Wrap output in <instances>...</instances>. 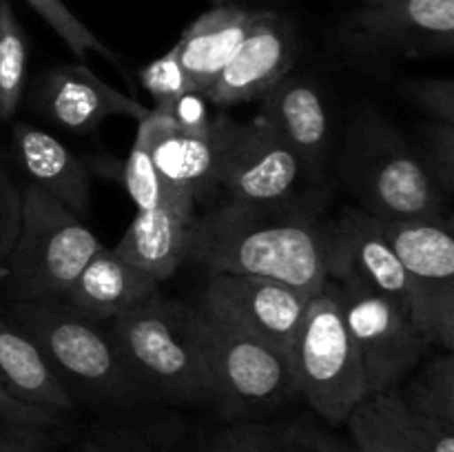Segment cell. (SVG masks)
I'll list each match as a JSON object with an SVG mask.
<instances>
[{
    "mask_svg": "<svg viewBox=\"0 0 454 452\" xmlns=\"http://www.w3.org/2000/svg\"><path fill=\"white\" fill-rule=\"evenodd\" d=\"M411 282V317L428 346L454 348V238L450 215L375 217Z\"/></svg>",
    "mask_w": 454,
    "mask_h": 452,
    "instance_id": "obj_8",
    "label": "cell"
},
{
    "mask_svg": "<svg viewBox=\"0 0 454 452\" xmlns=\"http://www.w3.org/2000/svg\"><path fill=\"white\" fill-rule=\"evenodd\" d=\"M310 297V292L278 279L215 273L200 301L229 315L253 335L291 355Z\"/></svg>",
    "mask_w": 454,
    "mask_h": 452,
    "instance_id": "obj_13",
    "label": "cell"
},
{
    "mask_svg": "<svg viewBox=\"0 0 454 452\" xmlns=\"http://www.w3.org/2000/svg\"><path fill=\"white\" fill-rule=\"evenodd\" d=\"M60 424L62 415L18 401L0 386V452H43Z\"/></svg>",
    "mask_w": 454,
    "mask_h": 452,
    "instance_id": "obj_25",
    "label": "cell"
},
{
    "mask_svg": "<svg viewBox=\"0 0 454 452\" xmlns=\"http://www.w3.org/2000/svg\"><path fill=\"white\" fill-rule=\"evenodd\" d=\"M27 78V38L7 0H0V120L16 113Z\"/></svg>",
    "mask_w": 454,
    "mask_h": 452,
    "instance_id": "obj_26",
    "label": "cell"
},
{
    "mask_svg": "<svg viewBox=\"0 0 454 452\" xmlns=\"http://www.w3.org/2000/svg\"><path fill=\"white\" fill-rule=\"evenodd\" d=\"M111 335L140 384L155 386L182 401L213 403L195 306L153 292L114 319Z\"/></svg>",
    "mask_w": 454,
    "mask_h": 452,
    "instance_id": "obj_3",
    "label": "cell"
},
{
    "mask_svg": "<svg viewBox=\"0 0 454 452\" xmlns=\"http://www.w3.org/2000/svg\"><path fill=\"white\" fill-rule=\"evenodd\" d=\"M408 97L430 122L454 124V82L450 78H419L408 82Z\"/></svg>",
    "mask_w": 454,
    "mask_h": 452,
    "instance_id": "obj_32",
    "label": "cell"
},
{
    "mask_svg": "<svg viewBox=\"0 0 454 452\" xmlns=\"http://www.w3.org/2000/svg\"><path fill=\"white\" fill-rule=\"evenodd\" d=\"M331 224L282 204L224 202L193 217L186 261L226 275L269 277L315 292L328 279Z\"/></svg>",
    "mask_w": 454,
    "mask_h": 452,
    "instance_id": "obj_1",
    "label": "cell"
},
{
    "mask_svg": "<svg viewBox=\"0 0 454 452\" xmlns=\"http://www.w3.org/2000/svg\"><path fill=\"white\" fill-rule=\"evenodd\" d=\"M195 319L211 377L213 403L222 415H262L297 393L286 353L202 301L195 306Z\"/></svg>",
    "mask_w": 454,
    "mask_h": 452,
    "instance_id": "obj_5",
    "label": "cell"
},
{
    "mask_svg": "<svg viewBox=\"0 0 454 452\" xmlns=\"http://www.w3.org/2000/svg\"><path fill=\"white\" fill-rule=\"evenodd\" d=\"M27 3L40 13V18L60 35L62 43L78 58H84L87 53H98L106 60L118 62V56L82 20H78L62 0H27Z\"/></svg>",
    "mask_w": 454,
    "mask_h": 452,
    "instance_id": "obj_28",
    "label": "cell"
},
{
    "mask_svg": "<svg viewBox=\"0 0 454 452\" xmlns=\"http://www.w3.org/2000/svg\"><path fill=\"white\" fill-rule=\"evenodd\" d=\"M140 80L142 84H145L146 91L155 97L158 105L176 106L177 102L184 100L186 96H193L189 80H186L184 71H182L173 49H168L164 56L158 58V60L149 62V65L142 69Z\"/></svg>",
    "mask_w": 454,
    "mask_h": 452,
    "instance_id": "obj_31",
    "label": "cell"
},
{
    "mask_svg": "<svg viewBox=\"0 0 454 452\" xmlns=\"http://www.w3.org/2000/svg\"><path fill=\"white\" fill-rule=\"evenodd\" d=\"M346 425L357 452H424L408 428L397 390L364 399Z\"/></svg>",
    "mask_w": 454,
    "mask_h": 452,
    "instance_id": "obj_24",
    "label": "cell"
},
{
    "mask_svg": "<svg viewBox=\"0 0 454 452\" xmlns=\"http://www.w3.org/2000/svg\"><path fill=\"white\" fill-rule=\"evenodd\" d=\"M193 217L195 207L184 202H167L151 211H137L114 248L115 255L151 275L155 282H164L186 261Z\"/></svg>",
    "mask_w": 454,
    "mask_h": 452,
    "instance_id": "obj_19",
    "label": "cell"
},
{
    "mask_svg": "<svg viewBox=\"0 0 454 452\" xmlns=\"http://www.w3.org/2000/svg\"><path fill=\"white\" fill-rule=\"evenodd\" d=\"M295 53L291 25L278 13L260 12L244 43L202 97L220 106L260 100L291 74Z\"/></svg>",
    "mask_w": 454,
    "mask_h": 452,
    "instance_id": "obj_15",
    "label": "cell"
},
{
    "mask_svg": "<svg viewBox=\"0 0 454 452\" xmlns=\"http://www.w3.org/2000/svg\"><path fill=\"white\" fill-rule=\"evenodd\" d=\"M158 284L151 275L115 255L114 248L102 246L80 270L62 300L96 322L118 319L158 292Z\"/></svg>",
    "mask_w": 454,
    "mask_h": 452,
    "instance_id": "obj_20",
    "label": "cell"
},
{
    "mask_svg": "<svg viewBox=\"0 0 454 452\" xmlns=\"http://www.w3.org/2000/svg\"><path fill=\"white\" fill-rule=\"evenodd\" d=\"M0 386L18 401L62 412L74 408V394L53 372L38 346L0 317Z\"/></svg>",
    "mask_w": 454,
    "mask_h": 452,
    "instance_id": "obj_23",
    "label": "cell"
},
{
    "mask_svg": "<svg viewBox=\"0 0 454 452\" xmlns=\"http://www.w3.org/2000/svg\"><path fill=\"white\" fill-rule=\"evenodd\" d=\"M344 38L362 53L450 51L454 0H362L346 18Z\"/></svg>",
    "mask_w": 454,
    "mask_h": 452,
    "instance_id": "obj_11",
    "label": "cell"
},
{
    "mask_svg": "<svg viewBox=\"0 0 454 452\" xmlns=\"http://www.w3.org/2000/svg\"><path fill=\"white\" fill-rule=\"evenodd\" d=\"M328 279H348L366 286L411 313V282L397 253L380 230L375 215L359 207L344 208L331 224Z\"/></svg>",
    "mask_w": 454,
    "mask_h": 452,
    "instance_id": "obj_14",
    "label": "cell"
},
{
    "mask_svg": "<svg viewBox=\"0 0 454 452\" xmlns=\"http://www.w3.org/2000/svg\"><path fill=\"white\" fill-rule=\"evenodd\" d=\"M105 244L58 199L27 186L20 191V230L7 260L13 301L62 297Z\"/></svg>",
    "mask_w": 454,
    "mask_h": 452,
    "instance_id": "obj_6",
    "label": "cell"
},
{
    "mask_svg": "<svg viewBox=\"0 0 454 452\" xmlns=\"http://www.w3.org/2000/svg\"><path fill=\"white\" fill-rule=\"evenodd\" d=\"M421 146H417L443 193L450 198L454 189V124L428 122L421 129Z\"/></svg>",
    "mask_w": 454,
    "mask_h": 452,
    "instance_id": "obj_30",
    "label": "cell"
},
{
    "mask_svg": "<svg viewBox=\"0 0 454 452\" xmlns=\"http://www.w3.org/2000/svg\"><path fill=\"white\" fill-rule=\"evenodd\" d=\"M208 452H273L270 425L233 424L220 430L211 441Z\"/></svg>",
    "mask_w": 454,
    "mask_h": 452,
    "instance_id": "obj_34",
    "label": "cell"
},
{
    "mask_svg": "<svg viewBox=\"0 0 454 452\" xmlns=\"http://www.w3.org/2000/svg\"><path fill=\"white\" fill-rule=\"evenodd\" d=\"M262 102L260 113L295 151L301 171L317 175L331 142V120L317 87L304 78L286 75Z\"/></svg>",
    "mask_w": 454,
    "mask_h": 452,
    "instance_id": "obj_18",
    "label": "cell"
},
{
    "mask_svg": "<svg viewBox=\"0 0 454 452\" xmlns=\"http://www.w3.org/2000/svg\"><path fill=\"white\" fill-rule=\"evenodd\" d=\"M288 357L295 390L331 425L346 424L350 412L368 399L359 357L328 279L310 297Z\"/></svg>",
    "mask_w": 454,
    "mask_h": 452,
    "instance_id": "obj_7",
    "label": "cell"
},
{
    "mask_svg": "<svg viewBox=\"0 0 454 452\" xmlns=\"http://www.w3.org/2000/svg\"><path fill=\"white\" fill-rule=\"evenodd\" d=\"M328 282L344 313L368 397L397 390L428 348L408 308L348 279Z\"/></svg>",
    "mask_w": 454,
    "mask_h": 452,
    "instance_id": "obj_10",
    "label": "cell"
},
{
    "mask_svg": "<svg viewBox=\"0 0 454 452\" xmlns=\"http://www.w3.org/2000/svg\"><path fill=\"white\" fill-rule=\"evenodd\" d=\"M301 175L295 151L264 115L233 122L222 149L217 189L242 204H284Z\"/></svg>",
    "mask_w": 454,
    "mask_h": 452,
    "instance_id": "obj_12",
    "label": "cell"
},
{
    "mask_svg": "<svg viewBox=\"0 0 454 452\" xmlns=\"http://www.w3.org/2000/svg\"><path fill=\"white\" fill-rule=\"evenodd\" d=\"M270 448L273 452H357L353 443L304 421H293L279 428L270 425Z\"/></svg>",
    "mask_w": 454,
    "mask_h": 452,
    "instance_id": "obj_29",
    "label": "cell"
},
{
    "mask_svg": "<svg viewBox=\"0 0 454 452\" xmlns=\"http://www.w3.org/2000/svg\"><path fill=\"white\" fill-rule=\"evenodd\" d=\"M193 97L195 93L176 106L155 105L137 122L136 136L145 140L167 189L195 204L217 189L222 149L233 120L208 118Z\"/></svg>",
    "mask_w": 454,
    "mask_h": 452,
    "instance_id": "obj_9",
    "label": "cell"
},
{
    "mask_svg": "<svg viewBox=\"0 0 454 452\" xmlns=\"http://www.w3.org/2000/svg\"><path fill=\"white\" fill-rule=\"evenodd\" d=\"M7 277H9V269L4 264H0V284L7 282Z\"/></svg>",
    "mask_w": 454,
    "mask_h": 452,
    "instance_id": "obj_35",
    "label": "cell"
},
{
    "mask_svg": "<svg viewBox=\"0 0 454 452\" xmlns=\"http://www.w3.org/2000/svg\"><path fill=\"white\" fill-rule=\"evenodd\" d=\"M20 230V191L0 162V264H7Z\"/></svg>",
    "mask_w": 454,
    "mask_h": 452,
    "instance_id": "obj_33",
    "label": "cell"
},
{
    "mask_svg": "<svg viewBox=\"0 0 454 452\" xmlns=\"http://www.w3.org/2000/svg\"><path fill=\"white\" fill-rule=\"evenodd\" d=\"M13 146L22 171L34 186L51 195L75 215L89 211V177L82 162L47 131L27 122L13 124Z\"/></svg>",
    "mask_w": 454,
    "mask_h": 452,
    "instance_id": "obj_21",
    "label": "cell"
},
{
    "mask_svg": "<svg viewBox=\"0 0 454 452\" xmlns=\"http://www.w3.org/2000/svg\"><path fill=\"white\" fill-rule=\"evenodd\" d=\"M257 16L260 12L239 4H215L186 27L173 51L195 96H204L215 82Z\"/></svg>",
    "mask_w": 454,
    "mask_h": 452,
    "instance_id": "obj_17",
    "label": "cell"
},
{
    "mask_svg": "<svg viewBox=\"0 0 454 452\" xmlns=\"http://www.w3.org/2000/svg\"><path fill=\"white\" fill-rule=\"evenodd\" d=\"M35 105L53 124L69 131H91L109 118H131L136 122L149 109L98 78L82 62L58 65L40 75Z\"/></svg>",
    "mask_w": 454,
    "mask_h": 452,
    "instance_id": "obj_16",
    "label": "cell"
},
{
    "mask_svg": "<svg viewBox=\"0 0 454 452\" xmlns=\"http://www.w3.org/2000/svg\"><path fill=\"white\" fill-rule=\"evenodd\" d=\"M124 184H127V191L137 211H151V208H158L167 202L193 204L189 199L177 198L167 189L140 136H136V140H133L127 164H124Z\"/></svg>",
    "mask_w": 454,
    "mask_h": 452,
    "instance_id": "obj_27",
    "label": "cell"
},
{
    "mask_svg": "<svg viewBox=\"0 0 454 452\" xmlns=\"http://www.w3.org/2000/svg\"><path fill=\"white\" fill-rule=\"evenodd\" d=\"M13 452H38V450H13Z\"/></svg>",
    "mask_w": 454,
    "mask_h": 452,
    "instance_id": "obj_37",
    "label": "cell"
},
{
    "mask_svg": "<svg viewBox=\"0 0 454 452\" xmlns=\"http://www.w3.org/2000/svg\"><path fill=\"white\" fill-rule=\"evenodd\" d=\"M12 319L40 348L62 384L106 399L137 393L140 379L129 368L114 335L62 297L13 301Z\"/></svg>",
    "mask_w": 454,
    "mask_h": 452,
    "instance_id": "obj_4",
    "label": "cell"
},
{
    "mask_svg": "<svg viewBox=\"0 0 454 452\" xmlns=\"http://www.w3.org/2000/svg\"><path fill=\"white\" fill-rule=\"evenodd\" d=\"M403 417L424 452H454V362L439 355L406 386L397 388Z\"/></svg>",
    "mask_w": 454,
    "mask_h": 452,
    "instance_id": "obj_22",
    "label": "cell"
},
{
    "mask_svg": "<svg viewBox=\"0 0 454 452\" xmlns=\"http://www.w3.org/2000/svg\"><path fill=\"white\" fill-rule=\"evenodd\" d=\"M215 4H238V0H213Z\"/></svg>",
    "mask_w": 454,
    "mask_h": 452,
    "instance_id": "obj_36",
    "label": "cell"
},
{
    "mask_svg": "<svg viewBox=\"0 0 454 452\" xmlns=\"http://www.w3.org/2000/svg\"><path fill=\"white\" fill-rule=\"evenodd\" d=\"M337 164L359 208L371 215H446L448 195L430 175L419 149L386 115H359L346 131Z\"/></svg>",
    "mask_w": 454,
    "mask_h": 452,
    "instance_id": "obj_2",
    "label": "cell"
}]
</instances>
